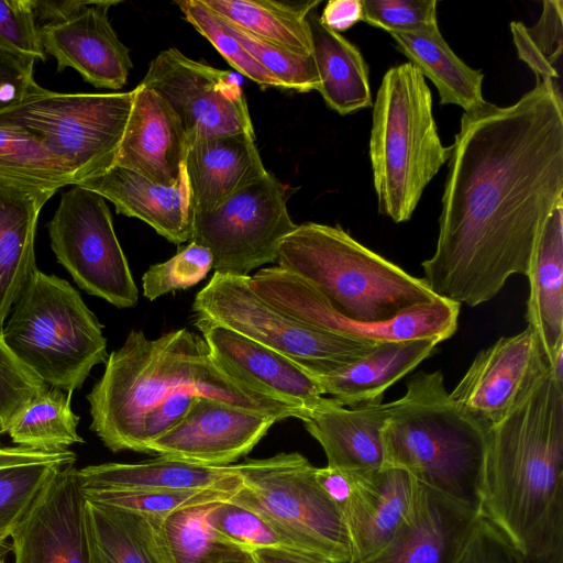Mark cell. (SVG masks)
Segmentation results:
<instances>
[{
    "label": "cell",
    "instance_id": "1",
    "mask_svg": "<svg viewBox=\"0 0 563 563\" xmlns=\"http://www.w3.org/2000/svg\"><path fill=\"white\" fill-rule=\"evenodd\" d=\"M439 234L423 279L438 297L475 307L527 276L541 230L563 200V100L540 80L517 102L462 115L450 146Z\"/></svg>",
    "mask_w": 563,
    "mask_h": 563
},
{
    "label": "cell",
    "instance_id": "2",
    "mask_svg": "<svg viewBox=\"0 0 563 563\" xmlns=\"http://www.w3.org/2000/svg\"><path fill=\"white\" fill-rule=\"evenodd\" d=\"M277 266L251 288L289 316L325 332L373 343L450 339L460 305L423 278L364 246L340 227L306 222L280 243Z\"/></svg>",
    "mask_w": 563,
    "mask_h": 563
},
{
    "label": "cell",
    "instance_id": "3",
    "mask_svg": "<svg viewBox=\"0 0 563 563\" xmlns=\"http://www.w3.org/2000/svg\"><path fill=\"white\" fill-rule=\"evenodd\" d=\"M86 396L90 429L112 452L147 454L148 444L176 426L199 396L221 399L278 421L309 413L233 378L202 336L183 328L148 339L132 330L112 351Z\"/></svg>",
    "mask_w": 563,
    "mask_h": 563
},
{
    "label": "cell",
    "instance_id": "4",
    "mask_svg": "<svg viewBox=\"0 0 563 563\" xmlns=\"http://www.w3.org/2000/svg\"><path fill=\"white\" fill-rule=\"evenodd\" d=\"M481 516L514 558L563 556V383L550 367L487 430Z\"/></svg>",
    "mask_w": 563,
    "mask_h": 563
},
{
    "label": "cell",
    "instance_id": "5",
    "mask_svg": "<svg viewBox=\"0 0 563 563\" xmlns=\"http://www.w3.org/2000/svg\"><path fill=\"white\" fill-rule=\"evenodd\" d=\"M487 430L452 401L441 371L419 372L390 402L384 466L481 515Z\"/></svg>",
    "mask_w": 563,
    "mask_h": 563
},
{
    "label": "cell",
    "instance_id": "6",
    "mask_svg": "<svg viewBox=\"0 0 563 563\" xmlns=\"http://www.w3.org/2000/svg\"><path fill=\"white\" fill-rule=\"evenodd\" d=\"M450 153L423 75L409 62L389 68L373 104L369 137L378 211L396 223L408 221Z\"/></svg>",
    "mask_w": 563,
    "mask_h": 563
},
{
    "label": "cell",
    "instance_id": "7",
    "mask_svg": "<svg viewBox=\"0 0 563 563\" xmlns=\"http://www.w3.org/2000/svg\"><path fill=\"white\" fill-rule=\"evenodd\" d=\"M2 339L38 378L71 395L106 363L103 325L65 279L35 269L5 321Z\"/></svg>",
    "mask_w": 563,
    "mask_h": 563
},
{
    "label": "cell",
    "instance_id": "8",
    "mask_svg": "<svg viewBox=\"0 0 563 563\" xmlns=\"http://www.w3.org/2000/svg\"><path fill=\"white\" fill-rule=\"evenodd\" d=\"M242 485L230 498L267 521L297 549L330 563H349L352 545L342 511L297 452L235 464Z\"/></svg>",
    "mask_w": 563,
    "mask_h": 563
},
{
    "label": "cell",
    "instance_id": "9",
    "mask_svg": "<svg viewBox=\"0 0 563 563\" xmlns=\"http://www.w3.org/2000/svg\"><path fill=\"white\" fill-rule=\"evenodd\" d=\"M134 89L115 93H59L41 87L0 111V126L34 136L70 167L76 184L114 164Z\"/></svg>",
    "mask_w": 563,
    "mask_h": 563
},
{
    "label": "cell",
    "instance_id": "10",
    "mask_svg": "<svg viewBox=\"0 0 563 563\" xmlns=\"http://www.w3.org/2000/svg\"><path fill=\"white\" fill-rule=\"evenodd\" d=\"M195 319L212 321L296 361L310 373L345 366L378 343L335 335L289 316L260 297L247 276L216 273L197 292Z\"/></svg>",
    "mask_w": 563,
    "mask_h": 563
},
{
    "label": "cell",
    "instance_id": "11",
    "mask_svg": "<svg viewBox=\"0 0 563 563\" xmlns=\"http://www.w3.org/2000/svg\"><path fill=\"white\" fill-rule=\"evenodd\" d=\"M296 227L285 186L267 172L218 207L194 212L190 242L211 252L216 273L247 276L277 262L282 241Z\"/></svg>",
    "mask_w": 563,
    "mask_h": 563
},
{
    "label": "cell",
    "instance_id": "12",
    "mask_svg": "<svg viewBox=\"0 0 563 563\" xmlns=\"http://www.w3.org/2000/svg\"><path fill=\"white\" fill-rule=\"evenodd\" d=\"M47 229L57 262L81 289L117 308L137 303L139 291L102 196L73 185Z\"/></svg>",
    "mask_w": 563,
    "mask_h": 563
},
{
    "label": "cell",
    "instance_id": "13",
    "mask_svg": "<svg viewBox=\"0 0 563 563\" xmlns=\"http://www.w3.org/2000/svg\"><path fill=\"white\" fill-rule=\"evenodd\" d=\"M140 84L174 111L188 143L240 133L255 136L240 77L232 71L194 60L170 47L150 63Z\"/></svg>",
    "mask_w": 563,
    "mask_h": 563
},
{
    "label": "cell",
    "instance_id": "14",
    "mask_svg": "<svg viewBox=\"0 0 563 563\" xmlns=\"http://www.w3.org/2000/svg\"><path fill=\"white\" fill-rule=\"evenodd\" d=\"M548 368L538 336L528 325L482 350L449 396L488 429L522 400Z\"/></svg>",
    "mask_w": 563,
    "mask_h": 563
},
{
    "label": "cell",
    "instance_id": "15",
    "mask_svg": "<svg viewBox=\"0 0 563 563\" xmlns=\"http://www.w3.org/2000/svg\"><path fill=\"white\" fill-rule=\"evenodd\" d=\"M277 421L221 399L199 396L176 426L148 444L147 454L228 466L250 453Z\"/></svg>",
    "mask_w": 563,
    "mask_h": 563
},
{
    "label": "cell",
    "instance_id": "16",
    "mask_svg": "<svg viewBox=\"0 0 563 563\" xmlns=\"http://www.w3.org/2000/svg\"><path fill=\"white\" fill-rule=\"evenodd\" d=\"M78 470L60 467L10 534L14 563H89Z\"/></svg>",
    "mask_w": 563,
    "mask_h": 563
},
{
    "label": "cell",
    "instance_id": "17",
    "mask_svg": "<svg viewBox=\"0 0 563 563\" xmlns=\"http://www.w3.org/2000/svg\"><path fill=\"white\" fill-rule=\"evenodd\" d=\"M195 325L214 361L249 387L309 416L330 401L312 374L296 361L212 321L195 319Z\"/></svg>",
    "mask_w": 563,
    "mask_h": 563
},
{
    "label": "cell",
    "instance_id": "18",
    "mask_svg": "<svg viewBox=\"0 0 563 563\" xmlns=\"http://www.w3.org/2000/svg\"><path fill=\"white\" fill-rule=\"evenodd\" d=\"M115 0L91 1L75 16L38 27L42 47L57 63V70L70 67L98 88L120 89L129 78L132 60L108 18Z\"/></svg>",
    "mask_w": 563,
    "mask_h": 563
},
{
    "label": "cell",
    "instance_id": "19",
    "mask_svg": "<svg viewBox=\"0 0 563 563\" xmlns=\"http://www.w3.org/2000/svg\"><path fill=\"white\" fill-rule=\"evenodd\" d=\"M479 516L419 484L412 508L391 539L350 563H455Z\"/></svg>",
    "mask_w": 563,
    "mask_h": 563
},
{
    "label": "cell",
    "instance_id": "20",
    "mask_svg": "<svg viewBox=\"0 0 563 563\" xmlns=\"http://www.w3.org/2000/svg\"><path fill=\"white\" fill-rule=\"evenodd\" d=\"M188 139L168 104L139 85L114 164L153 183L172 186L185 172Z\"/></svg>",
    "mask_w": 563,
    "mask_h": 563
},
{
    "label": "cell",
    "instance_id": "21",
    "mask_svg": "<svg viewBox=\"0 0 563 563\" xmlns=\"http://www.w3.org/2000/svg\"><path fill=\"white\" fill-rule=\"evenodd\" d=\"M76 185L99 194L114 205L118 213L142 220L169 242H190L194 203L186 168L172 186L117 165Z\"/></svg>",
    "mask_w": 563,
    "mask_h": 563
},
{
    "label": "cell",
    "instance_id": "22",
    "mask_svg": "<svg viewBox=\"0 0 563 563\" xmlns=\"http://www.w3.org/2000/svg\"><path fill=\"white\" fill-rule=\"evenodd\" d=\"M352 473L354 486L343 516L352 545L350 562H355L391 539L412 508L419 483L397 467Z\"/></svg>",
    "mask_w": 563,
    "mask_h": 563
},
{
    "label": "cell",
    "instance_id": "23",
    "mask_svg": "<svg viewBox=\"0 0 563 563\" xmlns=\"http://www.w3.org/2000/svg\"><path fill=\"white\" fill-rule=\"evenodd\" d=\"M85 495L104 492L208 489L234 494L236 465L208 466L158 455L139 463H103L78 470Z\"/></svg>",
    "mask_w": 563,
    "mask_h": 563
},
{
    "label": "cell",
    "instance_id": "24",
    "mask_svg": "<svg viewBox=\"0 0 563 563\" xmlns=\"http://www.w3.org/2000/svg\"><path fill=\"white\" fill-rule=\"evenodd\" d=\"M185 168L194 212L218 207L268 172L255 145V136L243 133L190 141Z\"/></svg>",
    "mask_w": 563,
    "mask_h": 563
},
{
    "label": "cell",
    "instance_id": "25",
    "mask_svg": "<svg viewBox=\"0 0 563 563\" xmlns=\"http://www.w3.org/2000/svg\"><path fill=\"white\" fill-rule=\"evenodd\" d=\"M390 402H368L353 408L334 399L303 421L306 430L322 446L328 466L365 473L384 467L382 429Z\"/></svg>",
    "mask_w": 563,
    "mask_h": 563
},
{
    "label": "cell",
    "instance_id": "26",
    "mask_svg": "<svg viewBox=\"0 0 563 563\" xmlns=\"http://www.w3.org/2000/svg\"><path fill=\"white\" fill-rule=\"evenodd\" d=\"M439 343L435 339L383 342L354 363L311 374L323 395L343 407L377 402L390 386L431 356Z\"/></svg>",
    "mask_w": 563,
    "mask_h": 563
},
{
    "label": "cell",
    "instance_id": "27",
    "mask_svg": "<svg viewBox=\"0 0 563 563\" xmlns=\"http://www.w3.org/2000/svg\"><path fill=\"white\" fill-rule=\"evenodd\" d=\"M89 563H174L163 520L86 499Z\"/></svg>",
    "mask_w": 563,
    "mask_h": 563
},
{
    "label": "cell",
    "instance_id": "28",
    "mask_svg": "<svg viewBox=\"0 0 563 563\" xmlns=\"http://www.w3.org/2000/svg\"><path fill=\"white\" fill-rule=\"evenodd\" d=\"M54 194L0 184V336L14 302L37 268V219Z\"/></svg>",
    "mask_w": 563,
    "mask_h": 563
},
{
    "label": "cell",
    "instance_id": "29",
    "mask_svg": "<svg viewBox=\"0 0 563 563\" xmlns=\"http://www.w3.org/2000/svg\"><path fill=\"white\" fill-rule=\"evenodd\" d=\"M530 294L526 319L550 367L563 347V200L549 214L527 274Z\"/></svg>",
    "mask_w": 563,
    "mask_h": 563
},
{
    "label": "cell",
    "instance_id": "30",
    "mask_svg": "<svg viewBox=\"0 0 563 563\" xmlns=\"http://www.w3.org/2000/svg\"><path fill=\"white\" fill-rule=\"evenodd\" d=\"M318 91L332 110L345 115L373 106L367 65L356 48L340 33L322 24L312 10L307 15Z\"/></svg>",
    "mask_w": 563,
    "mask_h": 563
},
{
    "label": "cell",
    "instance_id": "31",
    "mask_svg": "<svg viewBox=\"0 0 563 563\" xmlns=\"http://www.w3.org/2000/svg\"><path fill=\"white\" fill-rule=\"evenodd\" d=\"M390 35L396 48L434 84L441 106L455 104L468 113L487 102L482 93L484 74L457 57L443 38L438 24Z\"/></svg>",
    "mask_w": 563,
    "mask_h": 563
},
{
    "label": "cell",
    "instance_id": "32",
    "mask_svg": "<svg viewBox=\"0 0 563 563\" xmlns=\"http://www.w3.org/2000/svg\"><path fill=\"white\" fill-rule=\"evenodd\" d=\"M221 20L295 53L311 55L307 15L319 0L286 2L274 0H201Z\"/></svg>",
    "mask_w": 563,
    "mask_h": 563
},
{
    "label": "cell",
    "instance_id": "33",
    "mask_svg": "<svg viewBox=\"0 0 563 563\" xmlns=\"http://www.w3.org/2000/svg\"><path fill=\"white\" fill-rule=\"evenodd\" d=\"M70 397L59 388L47 387L14 416L5 433L14 444L38 451H63L84 443L77 432L80 418L71 410Z\"/></svg>",
    "mask_w": 563,
    "mask_h": 563
},
{
    "label": "cell",
    "instance_id": "34",
    "mask_svg": "<svg viewBox=\"0 0 563 563\" xmlns=\"http://www.w3.org/2000/svg\"><path fill=\"white\" fill-rule=\"evenodd\" d=\"M0 184L56 192L76 180L67 163L34 136L0 126Z\"/></svg>",
    "mask_w": 563,
    "mask_h": 563
},
{
    "label": "cell",
    "instance_id": "35",
    "mask_svg": "<svg viewBox=\"0 0 563 563\" xmlns=\"http://www.w3.org/2000/svg\"><path fill=\"white\" fill-rule=\"evenodd\" d=\"M212 504L185 508L163 520L174 563H225L249 553L222 541L211 528L207 515Z\"/></svg>",
    "mask_w": 563,
    "mask_h": 563
},
{
    "label": "cell",
    "instance_id": "36",
    "mask_svg": "<svg viewBox=\"0 0 563 563\" xmlns=\"http://www.w3.org/2000/svg\"><path fill=\"white\" fill-rule=\"evenodd\" d=\"M563 1H543L542 14L537 24L527 27L511 22L510 29L518 56L534 73L537 81L560 78L556 64L563 51Z\"/></svg>",
    "mask_w": 563,
    "mask_h": 563
},
{
    "label": "cell",
    "instance_id": "37",
    "mask_svg": "<svg viewBox=\"0 0 563 563\" xmlns=\"http://www.w3.org/2000/svg\"><path fill=\"white\" fill-rule=\"evenodd\" d=\"M217 18L254 59L268 71L284 89L298 92L318 90L320 80L311 55L291 52L258 38L240 27Z\"/></svg>",
    "mask_w": 563,
    "mask_h": 563
},
{
    "label": "cell",
    "instance_id": "38",
    "mask_svg": "<svg viewBox=\"0 0 563 563\" xmlns=\"http://www.w3.org/2000/svg\"><path fill=\"white\" fill-rule=\"evenodd\" d=\"M207 520L222 541L245 552L252 553L265 548L300 552L261 516L230 499L212 504Z\"/></svg>",
    "mask_w": 563,
    "mask_h": 563
},
{
    "label": "cell",
    "instance_id": "39",
    "mask_svg": "<svg viewBox=\"0 0 563 563\" xmlns=\"http://www.w3.org/2000/svg\"><path fill=\"white\" fill-rule=\"evenodd\" d=\"M65 464L33 463L0 467V539L10 537L35 499Z\"/></svg>",
    "mask_w": 563,
    "mask_h": 563
},
{
    "label": "cell",
    "instance_id": "40",
    "mask_svg": "<svg viewBox=\"0 0 563 563\" xmlns=\"http://www.w3.org/2000/svg\"><path fill=\"white\" fill-rule=\"evenodd\" d=\"M175 3L185 19L212 44L235 70L262 87L284 89L223 27L217 15L201 0H178Z\"/></svg>",
    "mask_w": 563,
    "mask_h": 563
},
{
    "label": "cell",
    "instance_id": "41",
    "mask_svg": "<svg viewBox=\"0 0 563 563\" xmlns=\"http://www.w3.org/2000/svg\"><path fill=\"white\" fill-rule=\"evenodd\" d=\"M234 494L219 490L192 489L104 492L88 494L85 497L95 503L137 511L164 520L178 510L229 500Z\"/></svg>",
    "mask_w": 563,
    "mask_h": 563
},
{
    "label": "cell",
    "instance_id": "42",
    "mask_svg": "<svg viewBox=\"0 0 563 563\" xmlns=\"http://www.w3.org/2000/svg\"><path fill=\"white\" fill-rule=\"evenodd\" d=\"M213 265L211 252L189 242L169 260L154 264L143 274V296L153 301L166 294L187 289L206 278Z\"/></svg>",
    "mask_w": 563,
    "mask_h": 563
},
{
    "label": "cell",
    "instance_id": "43",
    "mask_svg": "<svg viewBox=\"0 0 563 563\" xmlns=\"http://www.w3.org/2000/svg\"><path fill=\"white\" fill-rule=\"evenodd\" d=\"M0 53L27 64L46 59L32 0H0Z\"/></svg>",
    "mask_w": 563,
    "mask_h": 563
},
{
    "label": "cell",
    "instance_id": "44",
    "mask_svg": "<svg viewBox=\"0 0 563 563\" xmlns=\"http://www.w3.org/2000/svg\"><path fill=\"white\" fill-rule=\"evenodd\" d=\"M48 387L7 346L0 336V430H5L14 416Z\"/></svg>",
    "mask_w": 563,
    "mask_h": 563
},
{
    "label": "cell",
    "instance_id": "45",
    "mask_svg": "<svg viewBox=\"0 0 563 563\" xmlns=\"http://www.w3.org/2000/svg\"><path fill=\"white\" fill-rule=\"evenodd\" d=\"M435 0H362L367 24L390 33L416 32L438 24Z\"/></svg>",
    "mask_w": 563,
    "mask_h": 563
},
{
    "label": "cell",
    "instance_id": "46",
    "mask_svg": "<svg viewBox=\"0 0 563 563\" xmlns=\"http://www.w3.org/2000/svg\"><path fill=\"white\" fill-rule=\"evenodd\" d=\"M455 563H515L504 536L479 516Z\"/></svg>",
    "mask_w": 563,
    "mask_h": 563
},
{
    "label": "cell",
    "instance_id": "47",
    "mask_svg": "<svg viewBox=\"0 0 563 563\" xmlns=\"http://www.w3.org/2000/svg\"><path fill=\"white\" fill-rule=\"evenodd\" d=\"M33 71L34 64L0 53V111L21 102L41 88Z\"/></svg>",
    "mask_w": 563,
    "mask_h": 563
},
{
    "label": "cell",
    "instance_id": "48",
    "mask_svg": "<svg viewBox=\"0 0 563 563\" xmlns=\"http://www.w3.org/2000/svg\"><path fill=\"white\" fill-rule=\"evenodd\" d=\"M77 456L70 450L38 451L23 446H4L0 444V467L33 464V463H59L74 465Z\"/></svg>",
    "mask_w": 563,
    "mask_h": 563
},
{
    "label": "cell",
    "instance_id": "49",
    "mask_svg": "<svg viewBox=\"0 0 563 563\" xmlns=\"http://www.w3.org/2000/svg\"><path fill=\"white\" fill-rule=\"evenodd\" d=\"M316 479L325 495L343 514L354 486L353 473L327 465L325 467H316Z\"/></svg>",
    "mask_w": 563,
    "mask_h": 563
},
{
    "label": "cell",
    "instance_id": "50",
    "mask_svg": "<svg viewBox=\"0 0 563 563\" xmlns=\"http://www.w3.org/2000/svg\"><path fill=\"white\" fill-rule=\"evenodd\" d=\"M362 18V0H330L320 15L322 24L336 33L349 30Z\"/></svg>",
    "mask_w": 563,
    "mask_h": 563
},
{
    "label": "cell",
    "instance_id": "51",
    "mask_svg": "<svg viewBox=\"0 0 563 563\" xmlns=\"http://www.w3.org/2000/svg\"><path fill=\"white\" fill-rule=\"evenodd\" d=\"M90 3L91 0H32V8L35 20L46 21L47 24L68 20Z\"/></svg>",
    "mask_w": 563,
    "mask_h": 563
},
{
    "label": "cell",
    "instance_id": "52",
    "mask_svg": "<svg viewBox=\"0 0 563 563\" xmlns=\"http://www.w3.org/2000/svg\"><path fill=\"white\" fill-rule=\"evenodd\" d=\"M252 553L258 563H330L286 549L265 548Z\"/></svg>",
    "mask_w": 563,
    "mask_h": 563
},
{
    "label": "cell",
    "instance_id": "53",
    "mask_svg": "<svg viewBox=\"0 0 563 563\" xmlns=\"http://www.w3.org/2000/svg\"><path fill=\"white\" fill-rule=\"evenodd\" d=\"M225 563H258L256 559L254 558L253 553H247L245 556L228 561Z\"/></svg>",
    "mask_w": 563,
    "mask_h": 563
},
{
    "label": "cell",
    "instance_id": "54",
    "mask_svg": "<svg viewBox=\"0 0 563 563\" xmlns=\"http://www.w3.org/2000/svg\"><path fill=\"white\" fill-rule=\"evenodd\" d=\"M1 548H0V560H1V558H3V551L1 550Z\"/></svg>",
    "mask_w": 563,
    "mask_h": 563
},
{
    "label": "cell",
    "instance_id": "55",
    "mask_svg": "<svg viewBox=\"0 0 563 563\" xmlns=\"http://www.w3.org/2000/svg\"><path fill=\"white\" fill-rule=\"evenodd\" d=\"M3 540L0 539V548L3 545Z\"/></svg>",
    "mask_w": 563,
    "mask_h": 563
},
{
    "label": "cell",
    "instance_id": "56",
    "mask_svg": "<svg viewBox=\"0 0 563 563\" xmlns=\"http://www.w3.org/2000/svg\"><path fill=\"white\" fill-rule=\"evenodd\" d=\"M0 563H5L3 558H1Z\"/></svg>",
    "mask_w": 563,
    "mask_h": 563
},
{
    "label": "cell",
    "instance_id": "57",
    "mask_svg": "<svg viewBox=\"0 0 563 563\" xmlns=\"http://www.w3.org/2000/svg\"><path fill=\"white\" fill-rule=\"evenodd\" d=\"M2 434H3V432L0 430V438H1ZM0 444H1V442H0Z\"/></svg>",
    "mask_w": 563,
    "mask_h": 563
}]
</instances>
